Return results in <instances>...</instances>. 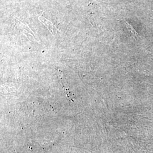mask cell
<instances>
[{
	"label": "cell",
	"instance_id": "2",
	"mask_svg": "<svg viewBox=\"0 0 153 153\" xmlns=\"http://www.w3.org/2000/svg\"><path fill=\"white\" fill-rule=\"evenodd\" d=\"M125 23H126V26L128 28V30H129V31H130L131 33H133V35H134V37H136L138 36V33L136 32V31L134 30V28L133 27V26H131L130 23H129L127 21H125Z\"/></svg>",
	"mask_w": 153,
	"mask_h": 153
},
{
	"label": "cell",
	"instance_id": "1",
	"mask_svg": "<svg viewBox=\"0 0 153 153\" xmlns=\"http://www.w3.org/2000/svg\"><path fill=\"white\" fill-rule=\"evenodd\" d=\"M39 20L47 27L48 30H49L51 33H57V31H59L57 28L55 26L52 22L49 21L48 20H47V19H46L44 17L42 16H39Z\"/></svg>",
	"mask_w": 153,
	"mask_h": 153
}]
</instances>
